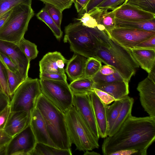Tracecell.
<instances>
[{
	"mask_svg": "<svg viewBox=\"0 0 155 155\" xmlns=\"http://www.w3.org/2000/svg\"><path fill=\"white\" fill-rule=\"evenodd\" d=\"M155 140V118L131 114L114 134L104 138L102 152L104 155H110L117 151L134 149L142 155H147L148 148Z\"/></svg>",
	"mask_w": 155,
	"mask_h": 155,
	"instance_id": "cell-1",
	"label": "cell"
},
{
	"mask_svg": "<svg viewBox=\"0 0 155 155\" xmlns=\"http://www.w3.org/2000/svg\"><path fill=\"white\" fill-rule=\"evenodd\" d=\"M98 42L94 57L113 68L125 80L129 82L139 67L130 50L119 45L104 32L98 36Z\"/></svg>",
	"mask_w": 155,
	"mask_h": 155,
	"instance_id": "cell-2",
	"label": "cell"
},
{
	"mask_svg": "<svg viewBox=\"0 0 155 155\" xmlns=\"http://www.w3.org/2000/svg\"><path fill=\"white\" fill-rule=\"evenodd\" d=\"M35 107L40 112L45 122L49 136L58 148L71 149L65 113L49 101L42 94L38 98Z\"/></svg>",
	"mask_w": 155,
	"mask_h": 155,
	"instance_id": "cell-3",
	"label": "cell"
},
{
	"mask_svg": "<svg viewBox=\"0 0 155 155\" xmlns=\"http://www.w3.org/2000/svg\"><path fill=\"white\" fill-rule=\"evenodd\" d=\"M75 21L65 27L64 42L69 44L70 49L74 54L87 58L94 57L98 48L100 30L85 26L76 19Z\"/></svg>",
	"mask_w": 155,
	"mask_h": 155,
	"instance_id": "cell-4",
	"label": "cell"
},
{
	"mask_svg": "<svg viewBox=\"0 0 155 155\" xmlns=\"http://www.w3.org/2000/svg\"><path fill=\"white\" fill-rule=\"evenodd\" d=\"M67 129L70 142L80 151H91L98 148V141L73 106L65 113Z\"/></svg>",
	"mask_w": 155,
	"mask_h": 155,
	"instance_id": "cell-5",
	"label": "cell"
},
{
	"mask_svg": "<svg viewBox=\"0 0 155 155\" xmlns=\"http://www.w3.org/2000/svg\"><path fill=\"white\" fill-rule=\"evenodd\" d=\"M34 15L31 5L22 3L14 7L0 29V39L18 44L24 37L29 22Z\"/></svg>",
	"mask_w": 155,
	"mask_h": 155,
	"instance_id": "cell-6",
	"label": "cell"
},
{
	"mask_svg": "<svg viewBox=\"0 0 155 155\" xmlns=\"http://www.w3.org/2000/svg\"><path fill=\"white\" fill-rule=\"evenodd\" d=\"M41 93L40 80L28 77L18 86L10 101L11 111H23L32 114Z\"/></svg>",
	"mask_w": 155,
	"mask_h": 155,
	"instance_id": "cell-7",
	"label": "cell"
},
{
	"mask_svg": "<svg viewBox=\"0 0 155 155\" xmlns=\"http://www.w3.org/2000/svg\"><path fill=\"white\" fill-rule=\"evenodd\" d=\"M42 94L65 113L73 105V94L67 82L40 79Z\"/></svg>",
	"mask_w": 155,
	"mask_h": 155,
	"instance_id": "cell-8",
	"label": "cell"
},
{
	"mask_svg": "<svg viewBox=\"0 0 155 155\" xmlns=\"http://www.w3.org/2000/svg\"><path fill=\"white\" fill-rule=\"evenodd\" d=\"M107 34L121 46L130 49L134 48L143 41L155 35V31L115 27Z\"/></svg>",
	"mask_w": 155,
	"mask_h": 155,
	"instance_id": "cell-9",
	"label": "cell"
},
{
	"mask_svg": "<svg viewBox=\"0 0 155 155\" xmlns=\"http://www.w3.org/2000/svg\"><path fill=\"white\" fill-rule=\"evenodd\" d=\"M37 143L29 124L7 143L6 155H31Z\"/></svg>",
	"mask_w": 155,
	"mask_h": 155,
	"instance_id": "cell-10",
	"label": "cell"
},
{
	"mask_svg": "<svg viewBox=\"0 0 155 155\" xmlns=\"http://www.w3.org/2000/svg\"><path fill=\"white\" fill-rule=\"evenodd\" d=\"M89 94H73L72 106L98 141L100 137Z\"/></svg>",
	"mask_w": 155,
	"mask_h": 155,
	"instance_id": "cell-11",
	"label": "cell"
},
{
	"mask_svg": "<svg viewBox=\"0 0 155 155\" xmlns=\"http://www.w3.org/2000/svg\"><path fill=\"white\" fill-rule=\"evenodd\" d=\"M0 52L11 59L24 80L28 77L30 61L17 44L0 39Z\"/></svg>",
	"mask_w": 155,
	"mask_h": 155,
	"instance_id": "cell-12",
	"label": "cell"
},
{
	"mask_svg": "<svg viewBox=\"0 0 155 155\" xmlns=\"http://www.w3.org/2000/svg\"><path fill=\"white\" fill-rule=\"evenodd\" d=\"M137 89L144 110L155 118V81L147 77L138 83Z\"/></svg>",
	"mask_w": 155,
	"mask_h": 155,
	"instance_id": "cell-13",
	"label": "cell"
},
{
	"mask_svg": "<svg viewBox=\"0 0 155 155\" xmlns=\"http://www.w3.org/2000/svg\"><path fill=\"white\" fill-rule=\"evenodd\" d=\"M68 61L59 52H48L39 61L40 73L65 74L64 67Z\"/></svg>",
	"mask_w": 155,
	"mask_h": 155,
	"instance_id": "cell-14",
	"label": "cell"
},
{
	"mask_svg": "<svg viewBox=\"0 0 155 155\" xmlns=\"http://www.w3.org/2000/svg\"><path fill=\"white\" fill-rule=\"evenodd\" d=\"M126 1L121 5L113 10L114 11L115 18L128 21L155 19V14L141 10L126 3Z\"/></svg>",
	"mask_w": 155,
	"mask_h": 155,
	"instance_id": "cell-15",
	"label": "cell"
},
{
	"mask_svg": "<svg viewBox=\"0 0 155 155\" xmlns=\"http://www.w3.org/2000/svg\"><path fill=\"white\" fill-rule=\"evenodd\" d=\"M30 124L37 143L46 144L57 148L49 136L42 115L36 107H35L31 114Z\"/></svg>",
	"mask_w": 155,
	"mask_h": 155,
	"instance_id": "cell-16",
	"label": "cell"
},
{
	"mask_svg": "<svg viewBox=\"0 0 155 155\" xmlns=\"http://www.w3.org/2000/svg\"><path fill=\"white\" fill-rule=\"evenodd\" d=\"M31 115L25 111H11L4 131L9 136L13 137L30 124Z\"/></svg>",
	"mask_w": 155,
	"mask_h": 155,
	"instance_id": "cell-17",
	"label": "cell"
},
{
	"mask_svg": "<svg viewBox=\"0 0 155 155\" xmlns=\"http://www.w3.org/2000/svg\"><path fill=\"white\" fill-rule=\"evenodd\" d=\"M89 95L100 137L105 138L107 136V124L104 104L93 91Z\"/></svg>",
	"mask_w": 155,
	"mask_h": 155,
	"instance_id": "cell-18",
	"label": "cell"
},
{
	"mask_svg": "<svg viewBox=\"0 0 155 155\" xmlns=\"http://www.w3.org/2000/svg\"><path fill=\"white\" fill-rule=\"evenodd\" d=\"M88 13L96 20L98 24L97 28L107 34L115 27L114 10L109 12L107 9L95 7Z\"/></svg>",
	"mask_w": 155,
	"mask_h": 155,
	"instance_id": "cell-19",
	"label": "cell"
},
{
	"mask_svg": "<svg viewBox=\"0 0 155 155\" xmlns=\"http://www.w3.org/2000/svg\"><path fill=\"white\" fill-rule=\"evenodd\" d=\"M93 88L104 91L112 96L115 101L120 100L129 93V81L124 80L104 84L94 83Z\"/></svg>",
	"mask_w": 155,
	"mask_h": 155,
	"instance_id": "cell-20",
	"label": "cell"
},
{
	"mask_svg": "<svg viewBox=\"0 0 155 155\" xmlns=\"http://www.w3.org/2000/svg\"><path fill=\"white\" fill-rule=\"evenodd\" d=\"M129 50L139 66L150 73L155 66V50L135 48Z\"/></svg>",
	"mask_w": 155,
	"mask_h": 155,
	"instance_id": "cell-21",
	"label": "cell"
},
{
	"mask_svg": "<svg viewBox=\"0 0 155 155\" xmlns=\"http://www.w3.org/2000/svg\"><path fill=\"white\" fill-rule=\"evenodd\" d=\"M87 59L84 56L74 53L72 58L68 61L65 71L71 81L84 76Z\"/></svg>",
	"mask_w": 155,
	"mask_h": 155,
	"instance_id": "cell-22",
	"label": "cell"
},
{
	"mask_svg": "<svg viewBox=\"0 0 155 155\" xmlns=\"http://www.w3.org/2000/svg\"><path fill=\"white\" fill-rule=\"evenodd\" d=\"M123 100V104L118 116L110 130L107 134V136H112L114 134L131 114L134 99L128 95L124 97Z\"/></svg>",
	"mask_w": 155,
	"mask_h": 155,
	"instance_id": "cell-23",
	"label": "cell"
},
{
	"mask_svg": "<svg viewBox=\"0 0 155 155\" xmlns=\"http://www.w3.org/2000/svg\"><path fill=\"white\" fill-rule=\"evenodd\" d=\"M115 27L155 31V19L144 20L128 21L115 18Z\"/></svg>",
	"mask_w": 155,
	"mask_h": 155,
	"instance_id": "cell-24",
	"label": "cell"
},
{
	"mask_svg": "<svg viewBox=\"0 0 155 155\" xmlns=\"http://www.w3.org/2000/svg\"><path fill=\"white\" fill-rule=\"evenodd\" d=\"M94 83L91 78L82 77L71 81L69 86L73 94H89L92 91Z\"/></svg>",
	"mask_w": 155,
	"mask_h": 155,
	"instance_id": "cell-25",
	"label": "cell"
},
{
	"mask_svg": "<svg viewBox=\"0 0 155 155\" xmlns=\"http://www.w3.org/2000/svg\"><path fill=\"white\" fill-rule=\"evenodd\" d=\"M71 149L64 150L37 143L31 155H71Z\"/></svg>",
	"mask_w": 155,
	"mask_h": 155,
	"instance_id": "cell-26",
	"label": "cell"
},
{
	"mask_svg": "<svg viewBox=\"0 0 155 155\" xmlns=\"http://www.w3.org/2000/svg\"><path fill=\"white\" fill-rule=\"evenodd\" d=\"M123 99L114 101L110 105L104 104L107 124V135L118 116L123 104Z\"/></svg>",
	"mask_w": 155,
	"mask_h": 155,
	"instance_id": "cell-27",
	"label": "cell"
},
{
	"mask_svg": "<svg viewBox=\"0 0 155 155\" xmlns=\"http://www.w3.org/2000/svg\"><path fill=\"white\" fill-rule=\"evenodd\" d=\"M36 16L48 26L57 39H60L63 35L62 31L44 8L37 14Z\"/></svg>",
	"mask_w": 155,
	"mask_h": 155,
	"instance_id": "cell-28",
	"label": "cell"
},
{
	"mask_svg": "<svg viewBox=\"0 0 155 155\" xmlns=\"http://www.w3.org/2000/svg\"><path fill=\"white\" fill-rule=\"evenodd\" d=\"M18 44L30 61L37 57L38 51L37 46L35 43L26 39L24 37Z\"/></svg>",
	"mask_w": 155,
	"mask_h": 155,
	"instance_id": "cell-29",
	"label": "cell"
},
{
	"mask_svg": "<svg viewBox=\"0 0 155 155\" xmlns=\"http://www.w3.org/2000/svg\"><path fill=\"white\" fill-rule=\"evenodd\" d=\"M102 66L101 62L99 60L94 57L89 58L86 63L83 77L91 78L99 71Z\"/></svg>",
	"mask_w": 155,
	"mask_h": 155,
	"instance_id": "cell-30",
	"label": "cell"
},
{
	"mask_svg": "<svg viewBox=\"0 0 155 155\" xmlns=\"http://www.w3.org/2000/svg\"><path fill=\"white\" fill-rule=\"evenodd\" d=\"M7 69L8 85L9 92L12 98L16 90L24 80L21 75L11 71L7 68Z\"/></svg>",
	"mask_w": 155,
	"mask_h": 155,
	"instance_id": "cell-31",
	"label": "cell"
},
{
	"mask_svg": "<svg viewBox=\"0 0 155 155\" xmlns=\"http://www.w3.org/2000/svg\"><path fill=\"white\" fill-rule=\"evenodd\" d=\"M91 78L94 83L98 84H107L125 80L116 71L112 74L107 75H103L98 71Z\"/></svg>",
	"mask_w": 155,
	"mask_h": 155,
	"instance_id": "cell-32",
	"label": "cell"
},
{
	"mask_svg": "<svg viewBox=\"0 0 155 155\" xmlns=\"http://www.w3.org/2000/svg\"><path fill=\"white\" fill-rule=\"evenodd\" d=\"M126 2L143 10L155 14V0H127Z\"/></svg>",
	"mask_w": 155,
	"mask_h": 155,
	"instance_id": "cell-33",
	"label": "cell"
},
{
	"mask_svg": "<svg viewBox=\"0 0 155 155\" xmlns=\"http://www.w3.org/2000/svg\"><path fill=\"white\" fill-rule=\"evenodd\" d=\"M32 0H0V18L14 7L20 3L31 5Z\"/></svg>",
	"mask_w": 155,
	"mask_h": 155,
	"instance_id": "cell-34",
	"label": "cell"
},
{
	"mask_svg": "<svg viewBox=\"0 0 155 155\" xmlns=\"http://www.w3.org/2000/svg\"><path fill=\"white\" fill-rule=\"evenodd\" d=\"M7 68L0 57V81L5 94L11 100L12 97L8 88Z\"/></svg>",
	"mask_w": 155,
	"mask_h": 155,
	"instance_id": "cell-35",
	"label": "cell"
},
{
	"mask_svg": "<svg viewBox=\"0 0 155 155\" xmlns=\"http://www.w3.org/2000/svg\"><path fill=\"white\" fill-rule=\"evenodd\" d=\"M44 8L48 12L58 26L61 28L62 19V12L53 5L48 3H45Z\"/></svg>",
	"mask_w": 155,
	"mask_h": 155,
	"instance_id": "cell-36",
	"label": "cell"
},
{
	"mask_svg": "<svg viewBox=\"0 0 155 155\" xmlns=\"http://www.w3.org/2000/svg\"><path fill=\"white\" fill-rule=\"evenodd\" d=\"M44 3H48L55 6L61 12L69 8L73 3V0H39Z\"/></svg>",
	"mask_w": 155,
	"mask_h": 155,
	"instance_id": "cell-37",
	"label": "cell"
},
{
	"mask_svg": "<svg viewBox=\"0 0 155 155\" xmlns=\"http://www.w3.org/2000/svg\"><path fill=\"white\" fill-rule=\"evenodd\" d=\"M127 0H104L96 7L114 10L121 5Z\"/></svg>",
	"mask_w": 155,
	"mask_h": 155,
	"instance_id": "cell-38",
	"label": "cell"
},
{
	"mask_svg": "<svg viewBox=\"0 0 155 155\" xmlns=\"http://www.w3.org/2000/svg\"><path fill=\"white\" fill-rule=\"evenodd\" d=\"M77 20L80 21L85 26L91 28H96L98 24L95 19L88 13L85 12L82 15H79Z\"/></svg>",
	"mask_w": 155,
	"mask_h": 155,
	"instance_id": "cell-39",
	"label": "cell"
},
{
	"mask_svg": "<svg viewBox=\"0 0 155 155\" xmlns=\"http://www.w3.org/2000/svg\"><path fill=\"white\" fill-rule=\"evenodd\" d=\"M39 78L40 79H46L54 81L67 82L66 75L65 74L47 72L40 73Z\"/></svg>",
	"mask_w": 155,
	"mask_h": 155,
	"instance_id": "cell-40",
	"label": "cell"
},
{
	"mask_svg": "<svg viewBox=\"0 0 155 155\" xmlns=\"http://www.w3.org/2000/svg\"><path fill=\"white\" fill-rule=\"evenodd\" d=\"M92 91L105 104L108 105L115 101L114 98L112 96L104 91L96 88H93Z\"/></svg>",
	"mask_w": 155,
	"mask_h": 155,
	"instance_id": "cell-41",
	"label": "cell"
},
{
	"mask_svg": "<svg viewBox=\"0 0 155 155\" xmlns=\"http://www.w3.org/2000/svg\"><path fill=\"white\" fill-rule=\"evenodd\" d=\"M0 57L8 69L11 71L21 76L17 68L8 56L0 52Z\"/></svg>",
	"mask_w": 155,
	"mask_h": 155,
	"instance_id": "cell-42",
	"label": "cell"
},
{
	"mask_svg": "<svg viewBox=\"0 0 155 155\" xmlns=\"http://www.w3.org/2000/svg\"><path fill=\"white\" fill-rule=\"evenodd\" d=\"M134 48L155 50V35L141 42Z\"/></svg>",
	"mask_w": 155,
	"mask_h": 155,
	"instance_id": "cell-43",
	"label": "cell"
},
{
	"mask_svg": "<svg viewBox=\"0 0 155 155\" xmlns=\"http://www.w3.org/2000/svg\"><path fill=\"white\" fill-rule=\"evenodd\" d=\"M11 112L9 105L0 113V130H4Z\"/></svg>",
	"mask_w": 155,
	"mask_h": 155,
	"instance_id": "cell-44",
	"label": "cell"
},
{
	"mask_svg": "<svg viewBox=\"0 0 155 155\" xmlns=\"http://www.w3.org/2000/svg\"><path fill=\"white\" fill-rule=\"evenodd\" d=\"M103 0H89L83 9L79 13L78 15H82L85 12L88 13Z\"/></svg>",
	"mask_w": 155,
	"mask_h": 155,
	"instance_id": "cell-45",
	"label": "cell"
},
{
	"mask_svg": "<svg viewBox=\"0 0 155 155\" xmlns=\"http://www.w3.org/2000/svg\"><path fill=\"white\" fill-rule=\"evenodd\" d=\"M142 155L139 151L134 149L122 150L114 152L110 155Z\"/></svg>",
	"mask_w": 155,
	"mask_h": 155,
	"instance_id": "cell-46",
	"label": "cell"
},
{
	"mask_svg": "<svg viewBox=\"0 0 155 155\" xmlns=\"http://www.w3.org/2000/svg\"><path fill=\"white\" fill-rule=\"evenodd\" d=\"M10 101L4 93L0 91V113L10 105Z\"/></svg>",
	"mask_w": 155,
	"mask_h": 155,
	"instance_id": "cell-47",
	"label": "cell"
},
{
	"mask_svg": "<svg viewBox=\"0 0 155 155\" xmlns=\"http://www.w3.org/2000/svg\"><path fill=\"white\" fill-rule=\"evenodd\" d=\"M116 71L113 68L108 65L102 66L99 71L101 74L105 75L112 74L114 73Z\"/></svg>",
	"mask_w": 155,
	"mask_h": 155,
	"instance_id": "cell-48",
	"label": "cell"
},
{
	"mask_svg": "<svg viewBox=\"0 0 155 155\" xmlns=\"http://www.w3.org/2000/svg\"><path fill=\"white\" fill-rule=\"evenodd\" d=\"M89 0H73V3L78 12H80L84 8Z\"/></svg>",
	"mask_w": 155,
	"mask_h": 155,
	"instance_id": "cell-49",
	"label": "cell"
},
{
	"mask_svg": "<svg viewBox=\"0 0 155 155\" xmlns=\"http://www.w3.org/2000/svg\"><path fill=\"white\" fill-rule=\"evenodd\" d=\"M12 138L8 135L4 130H0V144L6 145Z\"/></svg>",
	"mask_w": 155,
	"mask_h": 155,
	"instance_id": "cell-50",
	"label": "cell"
},
{
	"mask_svg": "<svg viewBox=\"0 0 155 155\" xmlns=\"http://www.w3.org/2000/svg\"><path fill=\"white\" fill-rule=\"evenodd\" d=\"M12 9L6 12L0 18V29L3 25L8 18L11 12Z\"/></svg>",
	"mask_w": 155,
	"mask_h": 155,
	"instance_id": "cell-51",
	"label": "cell"
},
{
	"mask_svg": "<svg viewBox=\"0 0 155 155\" xmlns=\"http://www.w3.org/2000/svg\"><path fill=\"white\" fill-rule=\"evenodd\" d=\"M147 77L153 81H155V66L153 68L151 71L148 73Z\"/></svg>",
	"mask_w": 155,
	"mask_h": 155,
	"instance_id": "cell-52",
	"label": "cell"
},
{
	"mask_svg": "<svg viewBox=\"0 0 155 155\" xmlns=\"http://www.w3.org/2000/svg\"><path fill=\"white\" fill-rule=\"evenodd\" d=\"M6 145L0 146V155H6Z\"/></svg>",
	"mask_w": 155,
	"mask_h": 155,
	"instance_id": "cell-53",
	"label": "cell"
},
{
	"mask_svg": "<svg viewBox=\"0 0 155 155\" xmlns=\"http://www.w3.org/2000/svg\"><path fill=\"white\" fill-rule=\"evenodd\" d=\"M84 155H99L100 154L94 151H90L89 150L85 151Z\"/></svg>",
	"mask_w": 155,
	"mask_h": 155,
	"instance_id": "cell-54",
	"label": "cell"
},
{
	"mask_svg": "<svg viewBox=\"0 0 155 155\" xmlns=\"http://www.w3.org/2000/svg\"><path fill=\"white\" fill-rule=\"evenodd\" d=\"M0 91H1L2 92H3L4 93V91H3V88H2V85L1 84L0 81Z\"/></svg>",
	"mask_w": 155,
	"mask_h": 155,
	"instance_id": "cell-55",
	"label": "cell"
},
{
	"mask_svg": "<svg viewBox=\"0 0 155 155\" xmlns=\"http://www.w3.org/2000/svg\"><path fill=\"white\" fill-rule=\"evenodd\" d=\"M3 146V145H1V144H0V146Z\"/></svg>",
	"mask_w": 155,
	"mask_h": 155,
	"instance_id": "cell-56",
	"label": "cell"
}]
</instances>
